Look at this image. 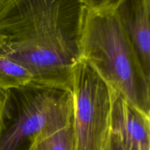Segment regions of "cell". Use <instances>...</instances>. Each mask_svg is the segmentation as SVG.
I'll list each match as a JSON object with an SVG mask.
<instances>
[{
	"label": "cell",
	"mask_w": 150,
	"mask_h": 150,
	"mask_svg": "<svg viewBox=\"0 0 150 150\" xmlns=\"http://www.w3.org/2000/svg\"><path fill=\"white\" fill-rule=\"evenodd\" d=\"M113 13L150 79V0H120Z\"/></svg>",
	"instance_id": "6"
},
{
	"label": "cell",
	"mask_w": 150,
	"mask_h": 150,
	"mask_svg": "<svg viewBox=\"0 0 150 150\" xmlns=\"http://www.w3.org/2000/svg\"><path fill=\"white\" fill-rule=\"evenodd\" d=\"M8 95L9 90L0 87V122H1V118H2L4 107H5L7 98H8Z\"/></svg>",
	"instance_id": "11"
},
{
	"label": "cell",
	"mask_w": 150,
	"mask_h": 150,
	"mask_svg": "<svg viewBox=\"0 0 150 150\" xmlns=\"http://www.w3.org/2000/svg\"><path fill=\"white\" fill-rule=\"evenodd\" d=\"M0 1H1V0H0Z\"/></svg>",
	"instance_id": "12"
},
{
	"label": "cell",
	"mask_w": 150,
	"mask_h": 150,
	"mask_svg": "<svg viewBox=\"0 0 150 150\" xmlns=\"http://www.w3.org/2000/svg\"><path fill=\"white\" fill-rule=\"evenodd\" d=\"M68 89L30 83L9 89L0 122V150H31L73 122Z\"/></svg>",
	"instance_id": "3"
},
{
	"label": "cell",
	"mask_w": 150,
	"mask_h": 150,
	"mask_svg": "<svg viewBox=\"0 0 150 150\" xmlns=\"http://www.w3.org/2000/svg\"><path fill=\"white\" fill-rule=\"evenodd\" d=\"M86 10L79 0H1L0 54L25 67L32 83L71 91Z\"/></svg>",
	"instance_id": "1"
},
{
	"label": "cell",
	"mask_w": 150,
	"mask_h": 150,
	"mask_svg": "<svg viewBox=\"0 0 150 150\" xmlns=\"http://www.w3.org/2000/svg\"><path fill=\"white\" fill-rule=\"evenodd\" d=\"M110 133L129 150H150V116L109 88Z\"/></svg>",
	"instance_id": "5"
},
{
	"label": "cell",
	"mask_w": 150,
	"mask_h": 150,
	"mask_svg": "<svg viewBox=\"0 0 150 150\" xmlns=\"http://www.w3.org/2000/svg\"><path fill=\"white\" fill-rule=\"evenodd\" d=\"M87 9L93 11L104 12L114 10L120 0H79Z\"/></svg>",
	"instance_id": "9"
},
{
	"label": "cell",
	"mask_w": 150,
	"mask_h": 150,
	"mask_svg": "<svg viewBox=\"0 0 150 150\" xmlns=\"http://www.w3.org/2000/svg\"><path fill=\"white\" fill-rule=\"evenodd\" d=\"M104 150H129L123 146L122 144L111 133H110L109 138L108 139L106 145Z\"/></svg>",
	"instance_id": "10"
},
{
	"label": "cell",
	"mask_w": 150,
	"mask_h": 150,
	"mask_svg": "<svg viewBox=\"0 0 150 150\" xmlns=\"http://www.w3.org/2000/svg\"><path fill=\"white\" fill-rule=\"evenodd\" d=\"M32 80L25 67L0 54V87L7 90L16 89L32 83Z\"/></svg>",
	"instance_id": "7"
},
{
	"label": "cell",
	"mask_w": 150,
	"mask_h": 150,
	"mask_svg": "<svg viewBox=\"0 0 150 150\" xmlns=\"http://www.w3.org/2000/svg\"><path fill=\"white\" fill-rule=\"evenodd\" d=\"M75 150H104L110 136L109 87L83 59L72 81Z\"/></svg>",
	"instance_id": "4"
},
{
	"label": "cell",
	"mask_w": 150,
	"mask_h": 150,
	"mask_svg": "<svg viewBox=\"0 0 150 150\" xmlns=\"http://www.w3.org/2000/svg\"><path fill=\"white\" fill-rule=\"evenodd\" d=\"M31 150H75L72 124L38 142Z\"/></svg>",
	"instance_id": "8"
},
{
	"label": "cell",
	"mask_w": 150,
	"mask_h": 150,
	"mask_svg": "<svg viewBox=\"0 0 150 150\" xmlns=\"http://www.w3.org/2000/svg\"><path fill=\"white\" fill-rule=\"evenodd\" d=\"M81 59L108 87L150 116V79L145 76L113 10L97 12L86 8Z\"/></svg>",
	"instance_id": "2"
}]
</instances>
